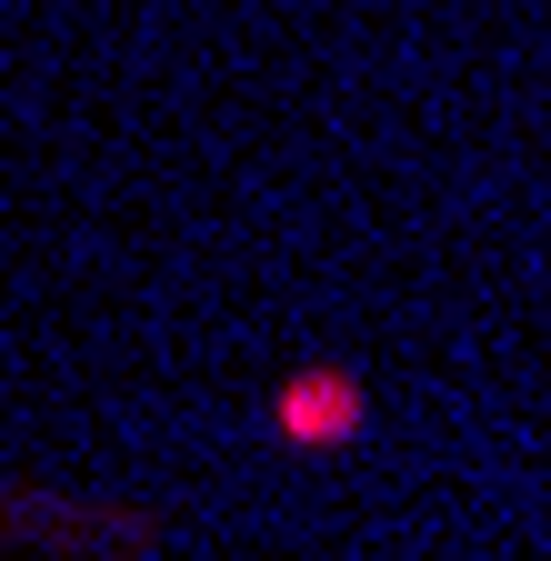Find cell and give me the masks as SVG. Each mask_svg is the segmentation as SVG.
I'll list each match as a JSON object with an SVG mask.
<instances>
[{
    "label": "cell",
    "instance_id": "obj_1",
    "mask_svg": "<svg viewBox=\"0 0 551 561\" xmlns=\"http://www.w3.org/2000/svg\"><path fill=\"white\" fill-rule=\"evenodd\" d=\"M271 421H282V442H291V451H352V442H361V381H352V371H331V362H311V371L282 381Z\"/></svg>",
    "mask_w": 551,
    "mask_h": 561
}]
</instances>
